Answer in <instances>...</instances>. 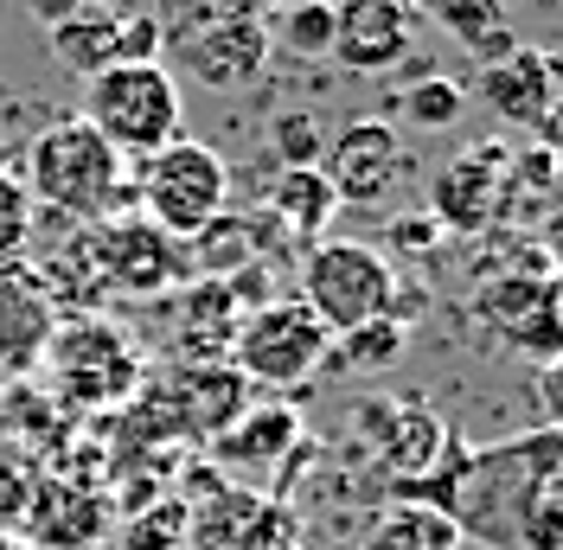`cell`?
Masks as SVG:
<instances>
[{
	"label": "cell",
	"mask_w": 563,
	"mask_h": 550,
	"mask_svg": "<svg viewBox=\"0 0 563 550\" xmlns=\"http://www.w3.org/2000/svg\"><path fill=\"white\" fill-rule=\"evenodd\" d=\"M269 154H276V167H320V154H327V135H320V122L308 109H276L269 116Z\"/></svg>",
	"instance_id": "83f0119b"
},
{
	"label": "cell",
	"mask_w": 563,
	"mask_h": 550,
	"mask_svg": "<svg viewBox=\"0 0 563 550\" xmlns=\"http://www.w3.org/2000/svg\"><path fill=\"white\" fill-rule=\"evenodd\" d=\"M301 448V416L295 404H250L224 436H211V454H218V468H238V474H263V468H276L282 454H295Z\"/></svg>",
	"instance_id": "e0dca14e"
},
{
	"label": "cell",
	"mask_w": 563,
	"mask_h": 550,
	"mask_svg": "<svg viewBox=\"0 0 563 550\" xmlns=\"http://www.w3.org/2000/svg\"><path fill=\"white\" fill-rule=\"evenodd\" d=\"M435 231H442V224H435V218H390V250H404V256H410V250H435Z\"/></svg>",
	"instance_id": "836d02e7"
},
{
	"label": "cell",
	"mask_w": 563,
	"mask_h": 550,
	"mask_svg": "<svg viewBox=\"0 0 563 550\" xmlns=\"http://www.w3.org/2000/svg\"><path fill=\"white\" fill-rule=\"evenodd\" d=\"M404 345H410V327H397V320H358L346 333H333V352H340V365L346 372H390L397 359H404Z\"/></svg>",
	"instance_id": "d4e9b609"
},
{
	"label": "cell",
	"mask_w": 563,
	"mask_h": 550,
	"mask_svg": "<svg viewBox=\"0 0 563 550\" xmlns=\"http://www.w3.org/2000/svg\"><path fill=\"white\" fill-rule=\"evenodd\" d=\"M474 314L487 320L499 340H512L519 352H531L538 365H558L563 327H558V282L551 275H506V282L481 288Z\"/></svg>",
	"instance_id": "7c38bea8"
},
{
	"label": "cell",
	"mask_w": 563,
	"mask_h": 550,
	"mask_svg": "<svg viewBox=\"0 0 563 550\" xmlns=\"http://www.w3.org/2000/svg\"><path fill=\"white\" fill-rule=\"evenodd\" d=\"M333 211H340V193H333V179H327L320 167L276 173V186H269V218L288 224L295 238H327Z\"/></svg>",
	"instance_id": "ffe728a7"
},
{
	"label": "cell",
	"mask_w": 563,
	"mask_h": 550,
	"mask_svg": "<svg viewBox=\"0 0 563 550\" xmlns=\"http://www.w3.org/2000/svg\"><path fill=\"white\" fill-rule=\"evenodd\" d=\"M512 179H526L531 193H551V179H558V147H551V141H531L526 154H512Z\"/></svg>",
	"instance_id": "d6a6232c"
},
{
	"label": "cell",
	"mask_w": 563,
	"mask_h": 550,
	"mask_svg": "<svg viewBox=\"0 0 563 550\" xmlns=\"http://www.w3.org/2000/svg\"><path fill=\"white\" fill-rule=\"evenodd\" d=\"M167 45V26L154 13H115V65H154Z\"/></svg>",
	"instance_id": "f1b7e54d"
},
{
	"label": "cell",
	"mask_w": 563,
	"mask_h": 550,
	"mask_svg": "<svg viewBox=\"0 0 563 550\" xmlns=\"http://www.w3.org/2000/svg\"><path fill=\"white\" fill-rule=\"evenodd\" d=\"M52 38V58L70 70V77H97V70L115 65V13H70L58 26H45Z\"/></svg>",
	"instance_id": "603a6c76"
},
{
	"label": "cell",
	"mask_w": 563,
	"mask_h": 550,
	"mask_svg": "<svg viewBox=\"0 0 563 550\" xmlns=\"http://www.w3.org/2000/svg\"><path fill=\"white\" fill-rule=\"evenodd\" d=\"M84 122L97 129V135L115 147V154H154V147H167L179 135V122H186V109H179V84L174 70L161 65H109L90 77V90H84Z\"/></svg>",
	"instance_id": "7a4b0ae2"
},
{
	"label": "cell",
	"mask_w": 563,
	"mask_h": 550,
	"mask_svg": "<svg viewBox=\"0 0 563 550\" xmlns=\"http://www.w3.org/2000/svg\"><path fill=\"white\" fill-rule=\"evenodd\" d=\"M269 65V20L256 7H231L199 33H179V70L206 90H244Z\"/></svg>",
	"instance_id": "9c48e42d"
},
{
	"label": "cell",
	"mask_w": 563,
	"mask_h": 550,
	"mask_svg": "<svg viewBox=\"0 0 563 550\" xmlns=\"http://www.w3.org/2000/svg\"><path fill=\"white\" fill-rule=\"evenodd\" d=\"M519 544H526V550H563V499H558V493H544V499L526 513Z\"/></svg>",
	"instance_id": "f546056e"
},
{
	"label": "cell",
	"mask_w": 563,
	"mask_h": 550,
	"mask_svg": "<svg viewBox=\"0 0 563 550\" xmlns=\"http://www.w3.org/2000/svg\"><path fill=\"white\" fill-rule=\"evenodd\" d=\"M558 474H563V436H558V422H544V429H531L519 442L467 454L455 474L449 518H455L461 538H474L487 550H512L526 513L544 493H558Z\"/></svg>",
	"instance_id": "6da1fadb"
},
{
	"label": "cell",
	"mask_w": 563,
	"mask_h": 550,
	"mask_svg": "<svg viewBox=\"0 0 563 550\" xmlns=\"http://www.w3.org/2000/svg\"><path fill=\"white\" fill-rule=\"evenodd\" d=\"M512 154L487 141V147H467L461 161L435 173V186H429V218L442 224V231H455V238H474V231H487L493 218L506 211L512 199Z\"/></svg>",
	"instance_id": "30bf717a"
},
{
	"label": "cell",
	"mask_w": 563,
	"mask_h": 550,
	"mask_svg": "<svg viewBox=\"0 0 563 550\" xmlns=\"http://www.w3.org/2000/svg\"><path fill=\"white\" fill-rule=\"evenodd\" d=\"M269 45L295 52V58H327L333 52V0H301L269 13Z\"/></svg>",
	"instance_id": "484cf974"
},
{
	"label": "cell",
	"mask_w": 563,
	"mask_h": 550,
	"mask_svg": "<svg viewBox=\"0 0 563 550\" xmlns=\"http://www.w3.org/2000/svg\"><path fill=\"white\" fill-rule=\"evenodd\" d=\"M327 352H333V333L320 327V314L308 308L301 295L263 301V308L244 314L238 333H231V365H238L250 384H276V391L308 384L320 365H327Z\"/></svg>",
	"instance_id": "5b68a950"
},
{
	"label": "cell",
	"mask_w": 563,
	"mask_h": 550,
	"mask_svg": "<svg viewBox=\"0 0 563 550\" xmlns=\"http://www.w3.org/2000/svg\"><path fill=\"white\" fill-rule=\"evenodd\" d=\"M186 518L192 499L186 493H161L154 506H135L115 531V550H186Z\"/></svg>",
	"instance_id": "cb8c5ba5"
},
{
	"label": "cell",
	"mask_w": 563,
	"mask_h": 550,
	"mask_svg": "<svg viewBox=\"0 0 563 550\" xmlns=\"http://www.w3.org/2000/svg\"><path fill=\"white\" fill-rule=\"evenodd\" d=\"M397 288L385 250L372 243H314L301 256V301L320 314L327 333H346L358 320H378Z\"/></svg>",
	"instance_id": "8992f818"
},
{
	"label": "cell",
	"mask_w": 563,
	"mask_h": 550,
	"mask_svg": "<svg viewBox=\"0 0 563 550\" xmlns=\"http://www.w3.org/2000/svg\"><path fill=\"white\" fill-rule=\"evenodd\" d=\"M410 0H333V52L346 70H390L410 52Z\"/></svg>",
	"instance_id": "5bb4252c"
},
{
	"label": "cell",
	"mask_w": 563,
	"mask_h": 550,
	"mask_svg": "<svg viewBox=\"0 0 563 550\" xmlns=\"http://www.w3.org/2000/svg\"><path fill=\"white\" fill-rule=\"evenodd\" d=\"M461 109H467V84L461 77H442V70H429V77H417L404 90V116H410V129H422V135L455 129Z\"/></svg>",
	"instance_id": "4316f807"
},
{
	"label": "cell",
	"mask_w": 563,
	"mask_h": 550,
	"mask_svg": "<svg viewBox=\"0 0 563 550\" xmlns=\"http://www.w3.org/2000/svg\"><path fill=\"white\" fill-rule=\"evenodd\" d=\"M282 550H301V544H282Z\"/></svg>",
	"instance_id": "74e56055"
},
{
	"label": "cell",
	"mask_w": 563,
	"mask_h": 550,
	"mask_svg": "<svg viewBox=\"0 0 563 550\" xmlns=\"http://www.w3.org/2000/svg\"><path fill=\"white\" fill-rule=\"evenodd\" d=\"M410 13L435 20L449 38H461L481 65L506 58L519 38H512V7L506 0H410Z\"/></svg>",
	"instance_id": "ac0fdd59"
},
{
	"label": "cell",
	"mask_w": 563,
	"mask_h": 550,
	"mask_svg": "<svg viewBox=\"0 0 563 550\" xmlns=\"http://www.w3.org/2000/svg\"><path fill=\"white\" fill-rule=\"evenodd\" d=\"M115 186H122V154L84 116H65L33 141V193L45 206L70 218H103L115 206Z\"/></svg>",
	"instance_id": "277c9868"
},
{
	"label": "cell",
	"mask_w": 563,
	"mask_h": 550,
	"mask_svg": "<svg viewBox=\"0 0 563 550\" xmlns=\"http://www.w3.org/2000/svg\"><path fill=\"white\" fill-rule=\"evenodd\" d=\"M320 161H327L320 173L333 179L340 206H385L390 193L410 179V147L397 141L390 122H352Z\"/></svg>",
	"instance_id": "8fae6325"
},
{
	"label": "cell",
	"mask_w": 563,
	"mask_h": 550,
	"mask_svg": "<svg viewBox=\"0 0 563 550\" xmlns=\"http://www.w3.org/2000/svg\"><path fill=\"white\" fill-rule=\"evenodd\" d=\"M109 525V506L103 493H90V486H33V506L20 518V531L33 538L38 550H97Z\"/></svg>",
	"instance_id": "2e32d148"
},
{
	"label": "cell",
	"mask_w": 563,
	"mask_h": 550,
	"mask_svg": "<svg viewBox=\"0 0 563 550\" xmlns=\"http://www.w3.org/2000/svg\"><path fill=\"white\" fill-rule=\"evenodd\" d=\"M365 550H429V544H422V531H417V513L397 506V513L378 518V531L365 538Z\"/></svg>",
	"instance_id": "1f68e13d"
},
{
	"label": "cell",
	"mask_w": 563,
	"mask_h": 550,
	"mask_svg": "<svg viewBox=\"0 0 563 550\" xmlns=\"http://www.w3.org/2000/svg\"><path fill=\"white\" fill-rule=\"evenodd\" d=\"M0 550H38V544L26 538V531H0Z\"/></svg>",
	"instance_id": "d590c367"
},
{
	"label": "cell",
	"mask_w": 563,
	"mask_h": 550,
	"mask_svg": "<svg viewBox=\"0 0 563 550\" xmlns=\"http://www.w3.org/2000/svg\"><path fill=\"white\" fill-rule=\"evenodd\" d=\"M295 544V513L269 486H231L218 481L192 499L186 550H282Z\"/></svg>",
	"instance_id": "52a82bcc"
},
{
	"label": "cell",
	"mask_w": 563,
	"mask_h": 550,
	"mask_svg": "<svg viewBox=\"0 0 563 550\" xmlns=\"http://www.w3.org/2000/svg\"><path fill=\"white\" fill-rule=\"evenodd\" d=\"M186 243H192V256H186V263L206 275V282H224V275L250 270V263H256V250H263L269 238H263V224H256V218H224V211H218L206 231H192Z\"/></svg>",
	"instance_id": "7402d4cb"
},
{
	"label": "cell",
	"mask_w": 563,
	"mask_h": 550,
	"mask_svg": "<svg viewBox=\"0 0 563 550\" xmlns=\"http://www.w3.org/2000/svg\"><path fill=\"white\" fill-rule=\"evenodd\" d=\"M52 345V314L33 288H0V378H20Z\"/></svg>",
	"instance_id": "44dd1931"
},
{
	"label": "cell",
	"mask_w": 563,
	"mask_h": 550,
	"mask_svg": "<svg viewBox=\"0 0 563 550\" xmlns=\"http://www.w3.org/2000/svg\"><path fill=\"white\" fill-rule=\"evenodd\" d=\"M179 397V429L186 436H199V442H211V436H224L238 416L250 410V378L238 372V365H199V372H186V391H174Z\"/></svg>",
	"instance_id": "d6986e66"
},
{
	"label": "cell",
	"mask_w": 563,
	"mask_h": 550,
	"mask_svg": "<svg viewBox=\"0 0 563 550\" xmlns=\"http://www.w3.org/2000/svg\"><path fill=\"white\" fill-rule=\"evenodd\" d=\"M558 97H563V70L544 45H512L506 58L481 65V103L499 122L531 129V141H551V147H558Z\"/></svg>",
	"instance_id": "ba28073f"
},
{
	"label": "cell",
	"mask_w": 563,
	"mask_h": 550,
	"mask_svg": "<svg viewBox=\"0 0 563 550\" xmlns=\"http://www.w3.org/2000/svg\"><path fill=\"white\" fill-rule=\"evenodd\" d=\"M26 506H33V481H26V468L0 454V531H20Z\"/></svg>",
	"instance_id": "4dcf8cb0"
},
{
	"label": "cell",
	"mask_w": 563,
	"mask_h": 550,
	"mask_svg": "<svg viewBox=\"0 0 563 550\" xmlns=\"http://www.w3.org/2000/svg\"><path fill=\"white\" fill-rule=\"evenodd\" d=\"M103 270L115 288L129 295H154V288H174L186 275V243L154 231V224H109L103 231Z\"/></svg>",
	"instance_id": "9a60e30c"
},
{
	"label": "cell",
	"mask_w": 563,
	"mask_h": 550,
	"mask_svg": "<svg viewBox=\"0 0 563 550\" xmlns=\"http://www.w3.org/2000/svg\"><path fill=\"white\" fill-rule=\"evenodd\" d=\"M224 206H231V167L211 154L206 141L174 135L167 147H154L141 161V211H147L154 231L186 243L192 231H206Z\"/></svg>",
	"instance_id": "3957f363"
},
{
	"label": "cell",
	"mask_w": 563,
	"mask_h": 550,
	"mask_svg": "<svg viewBox=\"0 0 563 550\" xmlns=\"http://www.w3.org/2000/svg\"><path fill=\"white\" fill-rule=\"evenodd\" d=\"M26 13H33L38 26H58V20H70V13H84L90 0H20Z\"/></svg>",
	"instance_id": "e575fe53"
},
{
	"label": "cell",
	"mask_w": 563,
	"mask_h": 550,
	"mask_svg": "<svg viewBox=\"0 0 563 550\" xmlns=\"http://www.w3.org/2000/svg\"><path fill=\"white\" fill-rule=\"evenodd\" d=\"M352 422L378 442V468H385L397 486L435 474V468H442V454L455 448V436L422 410V404H358Z\"/></svg>",
	"instance_id": "4fadbf2b"
},
{
	"label": "cell",
	"mask_w": 563,
	"mask_h": 550,
	"mask_svg": "<svg viewBox=\"0 0 563 550\" xmlns=\"http://www.w3.org/2000/svg\"><path fill=\"white\" fill-rule=\"evenodd\" d=\"M263 7H269V13H282V7H301V0H263Z\"/></svg>",
	"instance_id": "8d00e7d4"
}]
</instances>
